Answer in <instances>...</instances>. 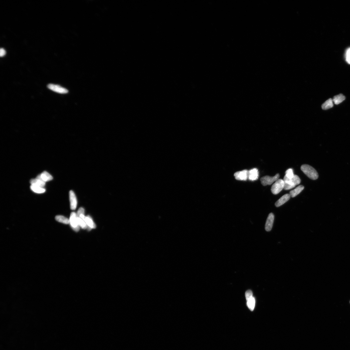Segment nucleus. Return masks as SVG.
<instances>
[{
	"label": "nucleus",
	"mask_w": 350,
	"mask_h": 350,
	"mask_svg": "<svg viewBox=\"0 0 350 350\" xmlns=\"http://www.w3.org/2000/svg\"><path fill=\"white\" fill-rule=\"evenodd\" d=\"M291 196L290 194H286L284 195L283 196H282L281 198L278 199V201L275 203V205L277 207H279L282 205L284 204V203L287 202L291 198Z\"/></svg>",
	"instance_id": "ddd939ff"
},
{
	"label": "nucleus",
	"mask_w": 350,
	"mask_h": 350,
	"mask_svg": "<svg viewBox=\"0 0 350 350\" xmlns=\"http://www.w3.org/2000/svg\"><path fill=\"white\" fill-rule=\"evenodd\" d=\"M284 182L283 180L278 179L272 186L271 191L274 195H277L284 188Z\"/></svg>",
	"instance_id": "20e7f679"
},
{
	"label": "nucleus",
	"mask_w": 350,
	"mask_h": 350,
	"mask_svg": "<svg viewBox=\"0 0 350 350\" xmlns=\"http://www.w3.org/2000/svg\"><path fill=\"white\" fill-rule=\"evenodd\" d=\"M333 107V101L332 99L330 98L326 101L325 103L322 105V108L324 110H327Z\"/></svg>",
	"instance_id": "f3484780"
},
{
	"label": "nucleus",
	"mask_w": 350,
	"mask_h": 350,
	"mask_svg": "<svg viewBox=\"0 0 350 350\" xmlns=\"http://www.w3.org/2000/svg\"><path fill=\"white\" fill-rule=\"evenodd\" d=\"M304 189V186L302 185H300L293 190H291L290 192V194L292 198L296 196L301 193Z\"/></svg>",
	"instance_id": "2eb2a0df"
},
{
	"label": "nucleus",
	"mask_w": 350,
	"mask_h": 350,
	"mask_svg": "<svg viewBox=\"0 0 350 350\" xmlns=\"http://www.w3.org/2000/svg\"><path fill=\"white\" fill-rule=\"evenodd\" d=\"M55 219L58 222L64 224H67L70 223L69 219L63 216H57L55 217Z\"/></svg>",
	"instance_id": "aec40b11"
},
{
	"label": "nucleus",
	"mask_w": 350,
	"mask_h": 350,
	"mask_svg": "<svg viewBox=\"0 0 350 350\" xmlns=\"http://www.w3.org/2000/svg\"></svg>",
	"instance_id": "a878e982"
},
{
	"label": "nucleus",
	"mask_w": 350,
	"mask_h": 350,
	"mask_svg": "<svg viewBox=\"0 0 350 350\" xmlns=\"http://www.w3.org/2000/svg\"><path fill=\"white\" fill-rule=\"evenodd\" d=\"M47 87L50 90L59 93L65 94L68 92V91L65 88L58 85L50 84L47 86Z\"/></svg>",
	"instance_id": "0eeeda50"
},
{
	"label": "nucleus",
	"mask_w": 350,
	"mask_h": 350,
	"mask_svg": "<svg viewBox=\"0 0 350 350\" xmlns=\"http://www.w3.org/2000/svg\"><path fill=\"white\" fill-rule=\"evenodd\" d=\"M245 296L247 301L252 298L253 297V293L252 291L250 290L247 291L245 293Z\"/></svg>",
	"instance_id": "5701e85b"
},
{
	"label": "nucleus",
	"mask_w": 350,
	"mask_h": 350,
	"mask_svg": "<svg viewBox=\"0 0 350 350\" xmlns=\"http://www.w3.org/2000/svg\"><path fill=\"white\" fill-rule=\"evenodd\" d=\"M6 53V51L3 48L1 49V50H0V56L1 57L4 56L5 55Z\"/></svg>",
	"instance_id": "393cba45"
},
{
	"label": "nucleus",
	"mask_w": 350,
	"mask_h": 350,
	"mask_svg": "<svg viewBox=\"0 0 350 350\" xmlns=\"http://www.w3.org/2000/svg\"><path fill=\"white\" fill-rule=\"evenodd\" d=\"M280 175L277 174L275 176L270 177L269 176H266L261 178L260 181L262 184L263 186L270 185L272 184L274 182H276L277 180L279 179Z\"/></svg>",
	"instance_id": "39448f33"
},
{
	"label": "nucleus",
	"mask_w": 350,
	"mask_h": 350,
	"mask_svg": "<svg viewBox=\"0 0 350 350\" xmlns=\"http://www.w3.org/2000/svg\"><path fill=\"white\" fill-rule=\"evenodd\" d=\"M301 171L309 178L313 180L317 179L319 177L318 173L315 169L311 166L307 164H304L301 167Z\"/></svg>",
	"instance_id": "f03ea898"
},
{
	"label": "nucleus",
	"mask_w": 350,
	"mask_h": 350,
	"mask_svg": "<svg viewBox=\"0 0 350 350\" xmlns=\"http://www.w3.org/2000/svg\"><path fill=\"white\" fill-rule=\"evenodd\" d=\"M30 188L33 191L36 193H41L46 191L45 189L38 186L31 185Z\"/></svg>",
	"instance_id": "6ab92c4d"
},
{
	"label": "nucleus",
	"mask_w": 350,
	"mask_h": 350,
	"mask_svg": "<svg viewBox=\"0 0 350 350\" xmlns=\"http://www.w3.org/2000/svg\"><path fill=\"white\" fill-rule=\"evenodd\" d=\"M36 178L45 182L52 180L53 179L52 176L46 171H44L41 174L37 176Z\"/></svg>",
	"instance_id": "9b49d317"
},
{
	"label": "nucleus",
	"mask_w": 350,
	"mask_h": 350,
	"mask_svg": "<svg viewBox=\"0 0 350 350\" xmlns=\"http://www.w3.org/2000/svg\"><path fill=\"white\" fill-rule=\"evenodd\" d=\"M274 220V215L273 213H270L268 215L265 224V228L267 232L271 231L273 225Z\"/></svg>",
	"instance_id": "1a4fd4ad"
},
{
	"label": "nucleus",
	"mask_w": 350,
	"mask_h": 350,
	"mask_svg": "<svg viewBox=\"0 0 350 350\" xmlns=\"http://www.w3.org/2000/svg\"><path fill=\"white\" fill-rule=\"evenodd\" d=\"M259 177V172L257 168H254L249 171L248 178L251 181H254L257 180Z\"/></svg>",
	"instance_id": "f8f14e48"
},
{
	"label": "nucleus",
	"mask_w": 350,
	"mask_h": 350,
	"mask_svg": "<svg viewBox=\"0 0 350 350\" xmlns=\"http://www.w3.org/2000/svg\"><path fill=\"white\" fill-rule=\"evenodd\" d=\"M86 222L88 230H90L91 229H95L96 227V224L94 222L93 220L89 216L86 217Z\"/></svg>",
	"instance_id": "4468645a"
},
{
	"label": "nucleus",
	"mask_w": 350,
	"mask_h": 350,
	"mask_svg": "<svg viewBox=\"0 0 350 350\" xmlns=\"http://www.w3.org/2000/svg\"><path fill=\"white\" fill-rule=\"evenodd\" d=\"M85 210L83 208H80L78 210L77 213V218L78 224L80 227L83 229H87V226L86 222V217L84 215Z\"/></svg>",
	"instance_id": "7ed1b4c3"
},
{
	"label": "nucleus",
	"mask_w": 350,
	"mask_h": 350,
	"mask_svg": "<svg viewBox=\"0 0 350 350\" xmlns=\"http://www.w3.org/2000/svg\"><path fill=\"white\" fill-rule=\"evenodd\" d=\"M255 300L253 297L249 300L247 301V307L251 311H253L255 305Z\"/></svg>",
	"instance_id": "412c9836"
},
{
	"label": "nucleus",
	"mask_w": 350,
	"mask_h": 350,
	"mask_svg": "<svg viewBox=\"0 0 350 350\" xmlns=\"http://www.w3.org/2000/svg\"><path fill=\"white\" fill-rule=\"evenodd\" d=\"M69 198L70 208L72 210H75L77 208V201L76 196L72 190L70 191L69 192Z\"/></svg>",
	"instance_id": "9d476101"
},
{
	"label": "nucleus",
	"mask_w": 350,
	"mask_h": 350,
	"mask_svg": "<svg viewBox=\"0 0 350 350\" xmlns=\"http://www.w3.org/2000/svg\"><path fill=\"white\" fill-rule=\"evenodd\" d=\"M283 180L284 182V189L286 190H290L295 188L296 186L299 184L301 182L299 177L296 175H294L293 177L290 179H288L285 175Z\"/></svg>",
	"instance_id": "f257e3e1"
},
{
	"label": "nucleus",
	"mask_w": 350,
	"mask_h": 350,
	"mask_svg": "<svg viewBox=\"0 0 350 350\" xmlns=\"http://www.w3.org/2000/svg\"><path fill=\"white\" fill-rule=\"evenodd\" d=\"M286 176L287 177L288 179H291L293 178L294 175V174L293 170L292 169H289L287 170L286 172Z\"/></svg>",
	"instance_id": "4be33fe9"
},
{
	"label": "nucleus",
	"mask_w": 350,
	"mask_h": 350,
	"mask_svg": "<svg viewBox=\"0 0 350 350\" xmlns=\"http://www.w3.org/2000/svg\"><path fill=\"white\" fill-rule=\"evenodd\" d=\"M235 178L238 180L246 181L249 176V171L246 170L236 172L234 175Z\"/></svg>",
	"instance_id": "6e6552de"
},
{
	"label": "nucleus",
	"mask_w": 350,
	"mask_h": 350,
	"mask_svg": "<svg viewBox=\"0 0 350 350\" xmlns=\"http://www.w3.org/2000/svg\"><path fill=\"white\" fill-rule=\"evenodd\" d=\"M346 62L350 64V47L346 50Z\"/></svg>",
	"instance_id": "b1692460"
},
{
	"label": "nucleus",
	"mask_w": 350,
	"mask_h": 350,
	"mask_svg": "<svg viewBox=\"0 0 350 350\" xmlns=\"http://www.w3.org/2000/svg\"><path fill=\"white\" fill-rule=\"evenodd\" d=\"M30 183L32 185L38 186L42 188H43L46 185V182L36 178L30 180Z\"/></svg>",
	"instance_id": "dca6fc26"
},
{
	"label": "nucleus",
	"mask_w": 350,
	"mask_h": 350,
	"mask_svg": "<svg viewBox=\"0 0 350 350\" xmlns=\"http://www.w3.org/2000/svg\"><path fill=\"white\" fill-rule=\"evenodd\" d=\"M345 99V97L342 94H339L334 97L333 101L336 104H338Z\"/></svg>",
	"instance_id": "a211bd4d"
},
{
	"label": "nucleus",
	"mask_w": 350,
	"mask_h": 350,
	"mask_svg": "<svg viewBox=\"0 0 350 350\" xmlns=\"http://www.w3.org/2000/svg\"><path fill=\"white\" fill-rule=\"evenodd\" d=\"M69 220L70 224L72 228L75 232H78L80 227L78 223L77 213L74 212L71 213Z\"/></svg>",
	"instance_id": "423d86ee"
}]
</instances>
